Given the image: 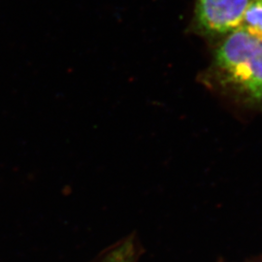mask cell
<instances>
[{
  "mask_svg": "<svg viewBox=\"0 0 262 262\" xmlns=\"http://www.w3.org/2000/svg\"><path fill=\"white\" fill-rule=\"evenodd\" d=\"M250 0H196L194 24L207 36H226L241 27Z\"/></svg>",
  "mask_w": 262,
  "mask_h": 262,
  "instance_id": "7a4b0ae2",
  "label": "cell"
},
{
  "mask_svg": "<svg viewBox=\"0 0 262 262\" xmlns=\"http://www.w3.org/2000/svg\"><path fill=\"white\" fill-rule=\"evenodd\" d=\"M98 262H137V250L132 239H125L112 248Z\"/></svg>",
  "mask_w": 262,
  "mask_h": 262,
  "instance_id": "277c9868",
  "label": "cell"
},
{
  "mask_svg": "<svg viewBox=\"0 0 262 262\" xmlns=\"http://www.w3.org/2000/svg\"><path fill=\"white\" fill-rule=\"evenodd\" d=\"M212 71L217 84L243 103L262 107V40L243 28L215 50Z\"/></svg>",
  "mask_w": 262,
  "mask_h": 262,
  "instance_id": "6da1fadb",
  "label": "cell"
},
{
  "mask_svg": "<svg viewBox=\"0 0 262 262\" xmlns=\"http://www.w3.org/2000/svg\"><path fill=\"white\" fill-rule=\"evenodd\" d=\"M240 28L262 40V0H250Z\"/></svg>",
  "mask_w": 262,
  "mask_h": 262,
  "instance_id": "3957f363",
  "label": "cell"
}]
</instances>
